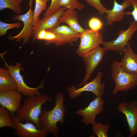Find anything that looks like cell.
Returning a JSON list of instances; mask_svg holds the SVG:
<instances>
[{"label":"cell","mask_w":137,"mask_h":137,"mask_svg":"<svg viewBox=\"0 0 137 137\" xmlns=\"http://www.w3.org/2000/svg\"><path fill=\"white\" fill-rule=\"evenodd\" d=\"M52 99V97L47 94H40L27 96L15 114L16 117L21 122H31L39 129H42L39 121L42 106Z\"/></svg>","instance_id":"obj_1"},{"label":"cell","mask_w":137,"mask_h":137,"mask_svg":"<svg viewBox=\"0 0 137 137\" xmlns=\"http://www.w3.org/2000/svg\"><path fill=\"white\" fill-rule=\"evenodd\" d=\"M64 98L63 93L58 92L55 97L54 107L50 111H43L40 116L39 123L41 128L45 129L56 137L59 130L57 123L59 122L61 125L64 122L66 111L64 104Z\"/></svg>","instance_id":"obj_2"},{"label":"cell","mask_w":137,"mask_h":137,"mask_svg":"<svg viewBox=\"0 0 137 137\" xmlns=\"http://www.w3.org/2000/svg\"><path fill=\"white\" fill-rule=\"evenodd\" d=\"M111 70V77L115 83L112 92L113 95L116 94L119 91H126L137 86V76L125 72L117 61H113Z\"/></svg>","instance_id":"obj_3"},{"label":"cell","mask_w":137,"mask_h":137,"mask_svg":"<svg viewBox=\"0 0 137 137\" xmlns=\"http://www.w3.org/2000/svg\"><path fill=\"white\" fill-rule=\"evenodd\" d=\"M3 54V53L1 54V57L4 61V65L8 69L10 75L15 81L17 85V90L22 95L26 97L40 94L39 90L44 87V79L37 87L31 88L28 87L24 82L20 73V71L24 69L21 67L23 63L17 62L15 66H12L11 64L8 65L4 59Z\"/></svg>","instance_id":"obj_4"},{"label":"cell","mask_w":137,"mask_h":137,"mask_svg":"<svg viewBox=\"0 0 137 137\" xmlns=\"http://www.w3.org/2000/svg\"><path fill=\"white\" fill-rule=\"evenodd\" d=\"M101 33L87 28L80 33V42L76 53L81 57L87 55L96 48L104 41Z\"/></svg>","instance_id":"obj_5"},{"label":"cell","mask_w":137,"mask_h":137,"mask_svg":"<svg viewBox=\"0 0 137 137\" xmlns=\"http://www.w3.org/2000/svg\"><path fill=\"white\" fill-rule=\"evenodd\" d=\"M137 31V22L134 21L131 22L128 28L126 30H120L117 37L110 41H104L103 47L106 50L114 51L121 54L132 38V35Z\"/></svg>","instance_id":"obj_6"},{"label":"cell","mask_w":137,"mask_h":137,"mask_svg":"<svg viewBox=\"0 0 137 137\" xmlns=\"http://www.w3.org/2000/svg\"><path fill=\"white\" fill-rule=\"evenodd\" d=\"M102 73L99 72L94 78L88 83H86L83 87L78 88L74 85L67 89L68 94L69 97L75 99L81 95L84 92H92L97 97H101L104 92L105 85L101 83Z\"/></svg>","instance_id":"obj_7"},{"label":"cell","mask_w":137,"mask_h":137,"mask_svg":"<svg viewBox=\"0 0 137 137\" xmlns=\"http://www.w3.org/2000/svg\"><path fill=\"white\" fill-rule=\"evenodd\" d=\"M106 50L99 45L82 57L85 66V73L83 80L78 84V87L85 84L91 78L92 73L102 61Z\"/></svg>","instance_id":"obj_8"},{"label":"cell","mask_w":137,"mask_h":137,"mask_svg":"<svg viewBox=\"0 0 137 137\" xmlns=\"http://www.w3.org/2000/svg\"><path fill=\"white\" fill-rule=\"evenodd\" d=\"M32 6H29V10L25 14L15 15L12 17L14 21H22L24 25L22 30L18 34L9 37L10 40H15V42H19L22 40L23 44H24L27 43L32 37L33 11L32 9Z\"/></svg>","instance_id":"obj_9"},{"label":"cell","mask_w":137,"mask_h":137,"mask_svg":"<svg viewBox=\"0 0 137 137\" xmlns=\"http://www.w3.org/2000/svg\"><path fill=\"white\" fill-rule=\"evenodd\" d=\"M11 116L14 125L13 134L18 137H45L50 133L44 128L39 129L31 122L23 123L16 118L15 114Z\"/></svg>","instance_id":"obj_10"},{"label":"cell","mask_w":137,"mask_h":137,"mask_svg":"<svg viewBox=\"0 0 137 137\" xmlns=\"http://www.w3.org/2000/svg\"><path fill=\"white\" fill-rule=\"evenodd\" d=\"M104 101L101 97H97L91 101L88 106L84 109H80L75 112L76 114L81 116V121L86 126L96 123V117L103 111Z\"/></svg>","instance_id":"obj_11"},{"label":"cell","mask_w":137,"mask_h":137,"mask_svg":"<svg viewBox=\"0 0 137 137\" xmlns=\"http://www.w3.org/2000/svg\"><path fill=\"white\" fill-rule=\"evenodd\" d=\"M117 109L126 117L130 132L129 136L132 137L137 133V101L123 102L117 106Z\"/></svg>","instance_id":"obj_12"},{"label":"cell","mask_w":137,"mask_h":137,"mask_svg":"<svg viewBox=\"0 0 137 137\" xmlns=\"http://www.w3.org/2000/svg\"><path fill=\"white\" fill-rule=\"evenodd\" d=\"M66 9L65 8L61 7L55 13L39 20L33 26L32 42L35 41L37 39V35L40 31L44 29H53L60 25L61 23L59 21V19Z\"/></svg>","instance_id":"obj_13"},{"label":"cell","mask_w":137,"mask_h":137,"mask_svg":"<svg viewBox=\"0 0 137 137\" xmlns=\"http://www.w3.org/2000/svg\"><path fill=\"white\" fill-rule=\"evenodd\" d=\"M47 30L53 32L56 35L55 38L50 44L54 43L57 46L67 43L73 46V42H76L80 35V33L64 25H60L53 29Z\"/></svg>","instance_id":"obj_14"},{"label":"cell","mask_w":137,"mask_h":137,"mask_svg":"<svg viewBox=\"0 0 137 137\" xmlns=\"http://www.w3.org/2000/svg\"><path fill=\"white\" fill-rule=\"evenodd\" d=\"M22 94L18 90L0 92V105L7 109L11 114H15L21 106Z\"/></svg>","instance_id":"obj_15"},{"label":"cell","mask_w":137,"mask_h":137,"mask_svg":"<svg viewBox=\"0 0 137 137\" xmlns=\"http://www.w3.org/2000/svg\"><path fill=\"white\" fill-rule=\"evenodd\" d=\"M123 52L124 55L120 62L121 67L127 73L137 76V54L132 49L129 42Z\"/></svg>","instance_id":"obj_16"},{"label":"cell","mask_w":137,"mask_h":137,"mask_svg":"<svg viewBox=\"0 0 137 137\" xmlns=\"http://www.w3.org/2000/svg\"><path fill=\"white\" fill-rule=\"evenodd\" d=\"M113 6L111 10L108 9L106 13L105 19L108 25H111L114 22H120L127 15L124 11L127 7L132 6V3L129 0H124L122 4H118L116 0H113Z\"/></svg>","instance_id":"obj_17"},{"label":"cell","mask_w":137,"mask_h":137,"mask_svg":"<svg viewBox=\"0 0 137 137\" xmlns=\"http://www.w3.org/2000/svg\"><path fill=\"white\" fill-rule=\"evenodd\" d=\"M77 14V12L75 10L67 9L63 12L59 20L61 23L66 24L68 26L74 31L81 33L85 29L78 23Z\"/></svg>","instance_id":"obj_18"},{"label":"cell","mask_w":137,"mask_h":137,"mask_svg":"<svg viewBox=\"0 0 137 137\" xmlns=\"http://www.w3.org/2000/svg\"><path fill=\"white\" fill-rule=\"evenodd\" d=\"M17 90V85L14 78L10 75L8 69L0 68V92Z\"/></svg>","instance_id":"obj_19"},{"label":"cell","mask_w":137,"mask_h":137,"mask_svg":"<svg viewBox=\"0 0 137 137\" xmlns=\"http://www.w3.org/2000/svg\"><path fill=\"white\" fill-rule=\"evenodd\" d=\"M11 115L7 109L0 106V128L8 127L14 129V125Z\"/></svg>","instance_id":"obj_20"},{"label":"cell","mask_w":137,"mask_h":137,"mask_svg":"<svg viewBox=\"0 0 137 137\" xmlns=\"http://www.w3.org/2000/svg\"><path fill=\"white\" fill-rule=\"evenodd\" d=\"M8 8L14 11L17 15L20 14L22 8L18 0H0V10Z\"/></svg>","instance_id":"obj_21"},{"label":"cell","mask_w":137,"mask_h":137,"mask_svg":"<svg viewBox=\"0 0 137 137\" xmlns=\"http://www.w3.org/2000/svg\"><path fill=\"white\" fill-rule=\"evenodd\" d=\"M35 0V5L33 11V26L40 19L39 16L42 12L47 9V3L48 2V0Z\"/></svg>","instance_id":"obj_22"},{"label":"cell","mask_w":137,"mask_h":137,"mask_svg":"<svg viewBox=\"0 0 137 137\" xmlns=\"http://www.w3.org/2000/svg\"><path fill=\"white\" fill-rule=\"evenodd\" d=\"M92 129L94 133L98 137H108V131L110 128V124L106 125L101 123H96L92 125Z\"/></svg>","instance_id":"obj_23"},{"label":"cell","mask_w":137,"mask_h":137,"mask_svg":"<svg viewBox=\"0 0 137 137\" xmlns=\"http://www.w3.org/2000/svg\"><path fill=\"white\" fill-rule=\"evenodd\" d=\"M61 6L67 9L80 10L83 9L85 6L79 2L78 0H61Z\"/></svg>","instance_id":"obj_24"},{"label":"cell","mask_w":137,"mask_h":137,"mask_svg":"<svg viewBox=\"0 0 137 137\" xmlns=\"http://www.w3.org/2000/svg\"><path fill=\"white\" fill-rule=\"evenodd\" d=\"M19 22L13 23H8L0 21V36H4L7 33V31L9 29L14 28H19L22 26Z\"/></svg>","instance_id":"obj_25"},{"label":"cell","mask_w":137,"mask_h":137,"mask_svg":"<svg viewBox=\"0 0 137 137\" xmlns=\"http://www.w3.org/2000/svg\"><path fill=\"white\" fill-rule=\"evenodd\" d=\"M61 0H51L50 4L44 12L43 18L57 12L61 7Z\"/></svg>","instance_id":"obj_26"},{"label":"cell","mask_w":137,"mask_h":137,"mask_svg":"<svg viewBox=\"0 0 137 137\" xmlns=\"http://www.w3.org/2000/svg\"><path fill=\"white\" fill-rule=\"evenodd\" d=\"M88 25L90 29L95 31H98L102 28L104 23L99 18L93 16L89 20Z\"/></svg>","instance_id":"obj_27"},{"label":"cell","mask_w":137,"mask_h":137,"mask_svg":"<svg viewBox=\"0 0 137 137\" xmlns=\"http://www.w3.org/2000/svg\"><path fill=\"white\" fill-rule=\"evenodd\" d=\"M86 2L90 5L94 7L102 15L106 13L108 9L104 7L100 0H85Z\"/></svg>","instance_id":"obj_28"},{"label":"cell","mask_w":137,"mask_h":137,"mask_svg":"<svg viewBox=\"0 0 137 137\" xmlns=\"http://www.w3.org/2000/svg\"><path fill=\"white\" fill-rule=\"evenodd\" d=\"M132 3L133 9L131 12H127V15H132L134 21L137 22V0H129ZM137 39V36H136Z\"/></svg>","instance_id":"obj_29"},{"label":"cell","mask_w":137,"mask_h":137,"mask_svg":"<svg viewBox=\"0 0 137 137\" xmlns=\"http://www.w3.org/2000/svg\"><path fill=\"white\" fill-rule=\"evenodd\" d=\"M46 32L47 30L46 29L40 31L37 35V39L39 40H44L45 37Z\"/></svg>","instance_id":"obj_30"},{"label":"cell","mask_w":137,"mask_h":137,"mask_svg":"<svg viewBox=\"0 0 137 137\" xmlns=\"http://www.w3.org/2000/svg\"><path fill=\"white\" fill-rule=\"evenodd\" d=\"M20 3H21L24 0H18ZM29 3H32L33 0H29Z\"/></svg>","instance_id":"obj_31"},{"label":"cell","mask_w":137,"mask_h":137,"mask_svg":"<svg viewBox=\"0 0 137 137\" xmlns=\"http://www.w3.org/2000/svg\"><path fill=\"white\" fill-rule=\"evenodd\" d=\"M49 0H48V1H49Z\"/></svg>","instance_id":"obj_32"}]
</instances>
